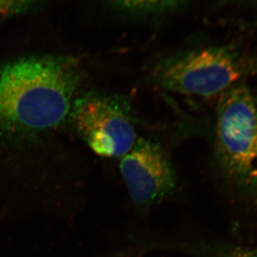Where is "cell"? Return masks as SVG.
Segmentation results:
<instances>
[{
	"instance_id": "obj_1",
	"label": "cell",
	"mask_w": 257,
	"mask_h": 257,
	"mask_svg": "<svg viewBox=\"0 0 257 257\" xmlns=\"http://www.w3.org/2000/svg\"><path fill=\"white\" fill-rule=\"evenodd\" d=\"M74 59L23 57L0 66V141L32 138L60 126L79 84Z\"/></svg>"
},
{
	"instance_id": "obj_9",
	"label": "cell",
	"mask_w": 257,
	"mask_h": 257,
	"mask_svg": "<svg viewBox=\"0 0 257 257\" xmlns=\"http://www.w3.org/2000/svg\"><path fill=\"white\" fill-rule=\"evenodd\" d=\"M242 1L249 3H257V0H242Z\"/></svg>"
},
{
	"instance_id": "obj_5",
	"label": "cell",
	"mask_w": 257,
	"mask_h": 257,
	"mask_svg": "<svg viewBox=\"0 0 257 257\" xmlns=\"http://www.w3.org/2000/svg\"><path fill=\"white\" fill-rule=\"evenodd\" d=\"M119 170L131 199L141 207L159 202L176 188V171L168 156L150 140L136 141L123 156Z\"/></svg>"
},
{
	"instance_id": "obj_8",
	"label": "cell",
	"mask_w": 257,
	"mask_h": 257,
	"mask_svg": "<svg viewBox=\"0 0 257 257\" xmlns=\"http://www.w3.org/2000/svg\"><path fill=\"white\" fill-rule=\"evenodd\" d=\"M42 0H0V19L25 15L35 10Z\"/></svg>"
},
{
	"instance_id": "obj_7",
	"label": "cell",
	"mask_w": 257,
	"mask_h": 257,
	"mask_svg": "<svg viewBox=\"0 0 257 257\" xmlns=\"http://www.w3.org/2000/svg\"><path fill=\"white\" fill-rule=\"evenodd\" d=\"M202 257H257V247L241 245H211L198 249Z\"/></svg>"
},
{
	"instance_id": "obj_4",
	"label": "cell",
	"mask_w": 257,
	"mask_h": 257,
	"mask_svg": "<svg viewBox=\"0 0 257 257\" xmlns=\"http://www.w3.org/2000/svg\"><path fill=\"white\" fill-rule=\"evenodd\" d=\"M69 116L83 141L103 157H123L137 141L130 106L119 97L86 93L74 99Z\"/></svg>"
},
{
	"instance_id": "obj_6",
	"label": "cell",
	"mask_w": 257,
	"mask_h": 257,
	"mask_svg": "<svg viewBox=\"0 0 257 257\" xmlns=\"http://www.w3.org/2000/svg\"><path fill=\"white\" fill-rule=\"evenodd\" d=\"M114 10L128 15H158L180 7L186 0H108Z\"/></svg>"
},
{
	"instance_id": "obj_2",
	"label": "cell",
	"mask_w": 257,
	"mask_h": 257,
	"mask_svg": "<svg viewBox=\"0 0 257 257\" xmlns=\"http://www.w3.org/2000/svg\"><path fill=\"white\" fill-rule=\"evenodd\" d=\"M257 74V54L230 45L195 46L169 57L155 71L156 81L167 91L187 96L221 94Z\"/></svg>"
},
{
	"instance_id": "obj_3",
	"label": "cell",
	"mask_w": 257,
	"mask_h": 257,
	"mask_svg": "<svg viewBox=\"0 0 257 257\" xmlns=\"http://www.w3.org/2000/svg\"><path fill=\"white\" fill-rule=\"evenodd\" d=\"M216 156L231 183L243 192L257 195V96L244 83L220 94Z\"/></svg>"
}]
</instances>
